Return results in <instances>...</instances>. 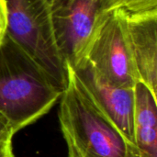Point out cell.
<instances>
[{
	"label": "cell",
	"mask_w": 157,
	"mask_h": 157,
	"mask_svg": "<svg viewBox=\"0 0 157 157\" xmlns=\"http://www.w3.org/2000/svg\"><path fill=\"white\" fill-rule=\"evenodd\" d=\"M67 64L59 121L67 157H139L137 151L98 108L75 70Z\"/></svg>",
	"instance_id": "1"
},
{
	"label": "cell",
	"mask_w": 157,
	"mask_h": 157,
	"mask_svg": "<svg viewBox=\"0 0 157 157\" xmlns=\"http://www.w3.org/2000/svg\"><path fill=\"white\" fill-rule=\"evenodd\" d=\"M6 40L63 93L68 80L67 64L52 0H6Z\"/></svg>",
	"instance_id": "2"
},
{
	"label": "cell",
	"mask_w": 157,
	"mask_h": 157,
	"mask_svg": "<svg viewBox=\"0 0 157 157\" xmlns=\"http://www.w3.org/2000/svg\"><path fill=\"white\" fill-rule=\"evenodd\" d=\"M61 95L35 65L5 40L0 47V113L14 133L48 113Z\"/></svg>",
	"instance_id": "3"
},
{
	"label": "cell",
	"mask_w": 157,
	"mask_h": 157,
	"mask_svg": "<svg viewBox=\"0 0 157 157\" xmlns=\"http://www.w3.org/2000/svg\"><path fill=\"white\" fill-rule=\"evenodd\" d=\"M86 65L108 83L119 87L134 88L140 82L122 10H115L103 17Z\"/></svg>",
	"instance_id": "4"
},
{
	"label": "cell",
	"mask_w": 157,
	"mask_h": 157,
	"mask_svg": "<svg viewBox=\"0 0 157 157\" xmlns=\"http://www.w3.org/2000/svg\"><path fill=\"white\" fill-rule=\"evenodd\" d=\"M54 17L61 46L75 70L86 66L96 31L106 13L99 0H59L54 5Z\"/></svg>",
	"instance_id": "5"
},
{
	"label": "cell",
	"mask_w": 157,
	"mask_h": 157,
	"mask_svg": "<svg viewBox=\"0 0 157 157\" xmlns=\"http://www.w3.org/2000/svg\"><path fill=\"white\" fill-rule=\"evenodd\" d=\"M75 72L98 108L134 146V88L111 85L88 65Z\"/></svg>",
	"instance_id": "6"
},
{
	"label": "cell",
	"mask_w": 157,
	"mask_h": 157,
	"mask_svg": "<svg viewBox=\"0 0 157 157\" xmlns=\"http://www.w3.org/2000/svg\"><path fill=\"white\" fill-rule=\"evenodd\" d=\"M124 18L140 82L156 95L157 10L140 14L124 12Z\"/></svg>",
	"instance_id": "7"
},
{
	"label": "cell",
	"mask_w": 157,
	"mask_h": 157,
	"mask_svg": "<svg viewBox=\"0 0 157 157\" xmlns=\"http://www.w3.org/2000/svg\"><path fill=\"white\" fill-rule=\"evenodd\" d=\"M134 92L135 149L139 157H157V96L142 82Z\"/></svg>",
	"instance_id": "8"
},
{
	"label": "cell",
	"mask_w": 157,
	"mask_h": 157,
	"mask_svg": "<svg viewBox=\"0 0 157 157\" xmlns=\"http://www.w3.org/2000/svg\"><path fill=\"white\" fill-rule=\"evenodd\" d=\"M100 10L110 13L122 10L127 14H140L157 10V0H99Z\"/></svg>",
	"instance_id": "9"
},
{
	"label": "cell",
	"mask_w": 157,
	"mask_h": 157,
	"mask_svg": "<svg viewBox=\"0 0 157 157\" xmlns=\"http://www.w3.org/2000/svg\"><path fill=\"white\" fill-rule=\"evenodd\" d=\"M8 27V13L6 0H0V47L4 44Z\"/></svg>",
	"instance_id": "10"
},
{
	"label": "cell",
	"mask_w": 157,
	"mask_h": 157,
	"mask_svg": "<svg viewBox=\"0 0 157 157\" xmlns=\"http://www.w3.org/2000/svg\"><path fill=\"white\" fill-rule=\"evenodd\" d=\"M13 129L8 121L0 113V141L12 140L14 135Z\"/></svg>",
	"instance_id": "11"
},
{
	"label": "cell",
	"mask_w": 157,
	"mask_h": 157,
	"mask_svg": "<svg viewBox=\"0 0 157 157\" xmlns=\"http://www.w3.org/2000/svg\"><path fill=\"white\" fill-rule=\"evenodd\" d=\"M0 157H14L12 140L0 141Z\"/></svg>",
	"instance_id": "12"
},
{
	"label": "cell",
	"mask_w": 157,
	"mask_h": 157,
	"mask_svg": "<svg viewBox=\"0 0 157 157\" xmlns=\"http://www.w3.org/2000/svg\"><path fill=\"white\" fill-rule=\"evenodd\" d=\"M57 1H59V0H52V2L53 4H55V3H56Z\"/></svg>",
	"instance_id": "13"
}]
</instances>
